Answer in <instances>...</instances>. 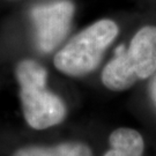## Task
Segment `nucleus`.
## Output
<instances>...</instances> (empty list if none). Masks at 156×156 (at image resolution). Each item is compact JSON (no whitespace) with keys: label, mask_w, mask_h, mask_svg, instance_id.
<instances>
[{"label":"nucleus","mask_w":156,"mask_h":156,"mask_svg":"<svg viewBox=\"0 0 156 156\" xmlns=\"http://www.w3.org/2000/svg\"><path fill=\"white\" fill-rule=\"evenodd\" d=\"M156 72V26H145L134 35L128 48L119 45L102 73L108 89L123 91Z\"/></svg>","instance_id":"1"},{"label":"nucleus","mask_w":156,"mask_h":156,"mask_svg":"<svg viewBox=\"0 0 156 156\" xmlns=\"http://www.w3.org/2000/svg\"><path fill=\"white\" fill-rule=\"evenodd\" d=\"M20 84L23 116L29 126L45 129L60 124L66 116V106L59 96L46 89V69L35 60L24 59L15 69Z\"/></svg>","instance_id":"2"},{"label":"nucleus","mask_w":156,"mask_h":156,"mask_svg":"<svg viewBox=\"0 0 156 156\" xmlns=\"http://www.w3.org/2000/svg\"><path fill=\"white\" fill-rule=\"evenodd\" d=\"M118 33L117 23L112 20L103 19L93 23L58 51L53 60L55 66L69 76H82L93 72Z\"/></svg>","instance_id":"3"},{"label":"nucleus","mask_w":156,"mask_h":156,"mask_svg":"<svg viewBox=\"0 0 156 156\" xmlns=\"http://www.w3.org/2000/svg\"><path fill=\"white\" fill-rule=\"evenodd\" d=\"M73 15L74 5L69 0H56L34 7L31 20L39 50L48 53L62 43L69 31Z\"/></svg>","instance_id":"4"},{"label":"nucleus","mask_w":156,"mask_h":156,"mask_svg":"<svg viewBox=\"0 0 156 156\" xmlns=\"http://www.w3.org/2000/svg\"><path fill=\"white\" fill-rule=\"evenodd\" d=\"M110 149L104 156H142L145 141L142 135L133 128L115 129L109 138Z\"/></svg>","instance_id":"5"},{"label":"nucleus","mask_w":156,"mask_h":156,"mask_svg":"<svg viewBox=\"0 0 156 156\" xmlns=\"http://www.w3.org/2000/svg\"><path fill=\"white\" fill-rule=\"evenodd\" d=\"M13 156H93V153L88 146L81 142H64L51 147H23Z\"/></svg>","instance_id":"6"},{"label":"nucleus","mask_w":156,"mask_h":156,"mask_svg":"<svg viewBox=\"0 0 156 156\" xmlns=\"http://www.w3.org/2000/svg\"><path fill=\"white\" fill-rule=\"evenodd\" d=\"M151 96H153L154 101L156 102V78L153 81V84H151Z\"/></svg>","instance_id":"7"}]
</instances>
